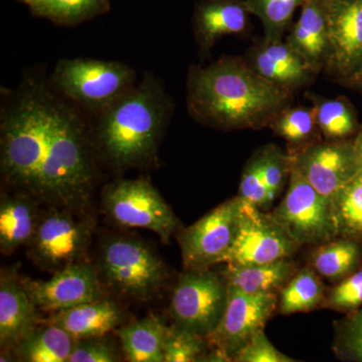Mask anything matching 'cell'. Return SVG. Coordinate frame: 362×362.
<instances>
[{
	"label": "cell",
	"instance_id": "obj_15",
	"mask_svg": "<svg viewBox=\"0 0 362 362\" xmlns=\"http://www.w3.org/2000/svg\"><path fill=\"white\" fill-rule=\"evenodd\" d=\"M329 54L324 73L338 83L362 65V0H324Z\"/></svg>",
	"mask_w": 362,
	"mask_h": 362
},
{
	"label": "cell",
	"instance_id": "obj_34",
	"mask_svg": "<svg viewBox=\"0 0 362 362\" xmlns=\"http://www.w3.org/2000/svg\"><path fill=\"white\" fill-rule=\"evenodd\" d=\"M333 350L341 361L362 362V307L338 321Z\"/></svg>",
	"mask_w": 362,
	"mask_h": 362
},
{
	"label": "cell",
	"instance_id": "obj_16",
	"mask_svg": "<svg viewBox=\"0 0 362 362\" xmlns=\"http://www.w3.org/2000/svg\"><path fill=\"white\" fill-rule=\"evenodd\" d=\"M244 59L255 73L291 93L311 85L319 75L283 40L263 37L247 49Z\"/></svg>",
	"mask_w": 362,
	"mask_h": 362
},
{
	"label": "cell",
	"instance_id": "obj_14",
	"mask_svg": "<svg viewBox=\"0 0 362 362\" xmlns=\"http://www.w3.org/2000/svg\"><path fill=\"white\" fill-rule=\"evenodd\" d=\"M289 154L292 168L330 201L357 175L354 138L339 141L322 139Z\"/></svg>",
	"mask_w": 362,
	"mask_h": 362
},
{
	"label": "cell",
	"instance_id": "obj_24",
	"mask_svg": "<svg viewBox=\"0 0 362 362\" xmlns=\"http://www.w3.org/2000/svg\"><path fill=\"white\" fill-rule=\"evenodd\" d=\"M76 340L63 328L40 322L11 352L25 362H68Z\"/></svg>",
	"mask_w": 362,
	"mask_h": 362
},
{
	"label": "cell",
	"instance_id": "obj_31",
	"mask_svg": "<svg viewBox=\"0 0 362 362\" xmlns=\"http://www.w3.org/2000/svg\"><path fill=\"white\" fill-rule=\"evenodd\" d=\"M252 16H257L264 28V37L283 40L293 25V18L305 0H246Z\"/></svg>",
	"mask_w": 362,
	"mask_h": 362
},
{
	"label": "cell",
	"instance_id": "obj_12",
	"mask_svg": "<svg viewBox=\"0 0 362 362\" xmlns=\"http://www.w3.org/2000/svg\"><path fill=\"white\" fill-rule=\"evenodd\" d=\"M278 310V295L247 294L228 288V303L218 327L206 337L209 347L233 357Z\"/></svg>",
	"mask_w": 362,
	"mask_h": 362
},
{
	"label": "cell",
	"instance_id": "obj_18",
	"mask_svg": "<svg viewBox=\"0 0 362 362\" xmlns=\"http://www.w3.org/2000/svg\"><path fill=\"white\" fill-rule=\"evenodd\" d=\"M39 309L28 296L23 281L13 270L0 274V345L13 347L40 323Z\"/></svg>",
	"mask_w": 362,
	"mask_h": 362
},
{
	"label": "cell",
	"instance_id": "obj_9",
	"mask_svg": "<svg viewBox=\"0 0 362 362\" xmlns=\"http://www.w3.org/2000/svg\"><path fill=\"white\" fill-rule=\"evenodd\" d=\"M299 246L337 239L331 201L292 168L284 199L272 213Z\"/></svg>",
	"mask_w": 362,
	"mask_h": 362
},
{
	"label": "cell",
	"instance_id": "obj_17",
	"mask_svg": "<svg viewBox=\"0 0 362 362\" xmlns=\"http://www.w3.org/2000/svg\"><path fill=\"white\" fill-rule=\"evenodd\" d=\"M251 16L246 0H199L192 16V30L202 59L223 37L249 33Z\"/></svg>",
	"mask_w": 362,
	"mask_h": 362
},
{
	"label": "cell",
	"instance_id": "obj_11",
	"mask_svg": "<svg viewBox=\"0 0 362 362\" xmlns=\"http://www.w3.org/2000/svg\"><path fill=\"white\" fill-rule=\"evenodd\" d=\"M271 214L240 199L239 226L226 264L259 265L292 258L300 249Z\"/></svg>",
	"mask_w": 362,
	"mask_h": 362
},
{
	"label": "cell",
	"instance_id": "obj_19",
	"mask_svg": "<svg viewBox=\"0 0 362 362\" xmlns=\"http://www.w3.org/2000/svg\"><path fill=\"white\" fill-rule=\"evenodd\" d=\"M122 309L108 297L49 314L40 322L54 324L65 329L75 340L104 337L122 324Z\"/></svg>",
	"mask_w": 362,
	"mask_h": 362
},
{
	"label": "cell",
	"instance_id": "obj_4",
	"mask_svg": "<svg viewBox=\"0 0 362 362\" xmlns=\"http://www.w3.org/2000/svg\"><path fill=\"white\" fill-rule=\"evenodd\" d=\"M47 78L57 93L89 119L109 108L138 82L137 73L127 64L90 58L59 59Z\"/></svg>",
	"mask_w": 362,
	"mask_h": 362
},
{
	"label": "cell",
	"instance_id": "obj_33",
	"mask_svg": "<svg viewBox=\"0 0 362 362\" xmlns=\"http://www.w3.org/2000/svg\"><path fill=\"white\" fill-rule=\"evenodd\" d=\"M209 349L206 337L175 324L168 327L164 341V362L202 361Z\"/></svg>",
	"mask_w": 362,
	"mask_h": 362
},
{
	"label": "cell",
	"instance_id": "obj_25",
	"mask_svg": "<svg viewBox=\"0 0 362 362\" xmlns=\"http://www.w3.org/2000/svg\"><path fill=\"white\" fill-rule=\"evenodd\" d=\"M311 268L320 277L337 283L362 267V243L337 238L319 245L311 255Z\"/></svg>",
	"mask_w": 362,
	"mask_h": 362
},
{
	"label": "cell",
	"instance_id": "obj_13",
	"mask_svg": "<svg viewBox=\"0 0 362 362\" xmlns=\"http://www.w3.org/2000/svg\"><path fill=\"white\" fill-rule=\"evenodd\" d=\"M21 281L37 308L49 314L106 297L97 269L85 262L54 272L49 280Z\"/></svg>",
	"mask_w": 362,
	"mask_h": 362
},
{
	"label": "cell",
	"instance_id": "obj_28",
	"mask_svg": "<svg viewBox=\"0 0 362 362\" xmlns=\"http://www.w3.org/2000/svg\"><path fill=\"white\" fill-rule=\"evenodd\" d=\"M269 128L287 142L288 153H294L323 139L312 107H286Z\"/></svg>",
	"mask_w": 362,
	"mask_h": 362
},
{
	"label": "cell",
	"instance_id": "obj_41",
	"mask_svg": "<svg viewBox=\"0 0 362 362\" xmlns=\"http://www.w3.org/2000/svg\"><path fill=\"white\" fill-rule=\"evenodd\" d=\"M18 1L23 2V4H25L26 6H28V4H30L32 0H18Z\"/></svg>",
	"mask_w": 362,
	"mask_h": 362
},
{
	"label": "cell",
	"instance_id": "obj_39",
	"mask_svg": "<svg viewBox=\"0 0 362 362\" xmlns=\"http://www.w3.org/2000/svg\"><path fill=\"white\" fill-rule=\"evenodd\" d=\"M354 148L356 153L357 175L362 178V126L354 137Z\"/></svg>",
	"mask_w": 362,
	"mask_h": 362
},
{
	"label": "cell",
	"instance_id": "obj_2",
	"mask_svg": "<svg viewBox=\"0 0 362 362\" xmlns=\"http://www.w3.org/2000/svg\"><path fill=\"white\" fill-rule=\"evenodd\" d=\"M293 99L294 93L262 78L240 57L223 56L211 65L188 68V114L214 129L269 128Z\"/></svg>",
	"mask_w": 362,
	"mask_h": 362
},
{
	"label": "cell",
	"instance_id": "obj_32",
	"mask_svg": "<svg viewBox=\"0 0 362 362\" xmlns=\"http://www.w3.org/2000/svg\"><path fill=\"white\" fill-rule=\"evenodd\" d=\"M262 177L268 190L269 204L275 201L279 192L289 180L292 158L275 144H268L256 151Z\"/></svg>",
	"mask_w": 362,
	"mask_h": 362
},
{
	"label": "cell",
	"instance_id": "obj_36",
	"mask_svg": "<svg viewBox=\"0 0 362 362\" xmlns=\"http://www.w3.org/2000/svg\"><path fill=\"white\" fill-rule=\"evenodd\" d=\"M120 361L118 350L110 339L104 337L76 340L68 362Z\"/></svg>",
	"mask_w": 362,
	"mask_h": 362
},
{
	"label": "cell",
	"instance_id": "obj_8",
	"mask_svg": "<svg viewBox=\"0 0 362 362\" xmlns=\"http://www.w3.org/2000/svg\"><path fill=\"white\" fill-rule=\"evenodd\" d=\"M228 287L221 273L185 270L171 294L169 312L176 325L209 337L218 327L228 303Z\"/></svg>",
	"mask_w": 362,
	"mask_h": 362
},
{
	"label": "cell",
	"instance_id": "obj_38",
	"mask_svg": "<svg viewBox=\"0 0 362 362\" xmlns=\"http://www.w3.org/2000/svg\"><path fill=\"white\" fill-rule=\"evenodd\" d=\"M235 362H294V358L279 351L265 334L259 331L233 357Z\"/></svg>",
	"mask_w": 362,
	"mask_h": 362
},
{
	"label": "cell",
	"instance_id": "obj_21",
	"mask_svg": "<svg viewBox=\"0 0 362 362\" xmlns=\"http://www.w3.org/2000/svg\"><path fill=\"white\" fill-rule=\"evenodd\" d=\"M39 202L23 192L4 194L0 199V251L11 255L33 240L40 214Z\"/></svg>",
	"mask_w": 362,
	"mask_h": 362
},
{
	"label": "cell",
	"instance_id": "obj_29",
	"mask_svg": "<svg viewBox=\"0 0 362 362\" xmlns=\"http://www.w3.org/2000/svg\"><path fill=\"white\" fill-rule=\"evenodd\" d=\"M33 16L59 25H78L110 11V0H32Z\"/></svg>",
	"mask_w": 362,
	"mask_h": 362
},
{
	"label": "cell",
	"instance_id": "obj_26",
	"mask_svg": "<svg viewBox=\"0 0 362 362\" xmlns=\"http://www.w3.org/2000/svg\"><path fill=\"white\" fill-rule=\"evenodd\" d=\"M315 114L316 123L324 140L339 141L351 139L361 125L354 106L345 97L329 99L319 95L306 94Z\"/></svg>",
	"mask_w": 362,
	"mask_h": 362
},
{
	"label": "cell",
	"instance_id": "obj_37",
	"mask_svg": "<svg viewBox=\"0 0 362 362\" xmlns=\"http://www.w3.org/2000/svg\"><path fill=\"white\" fill-rule=\"evenodd\" d=\"M238 197L243 202L261 209L270 206L268 202V190L262 177L256 152L250 157L243 170Z\"/></svg>",
	"mask_w": 362,
	"mask_h": 362
},
{
	"label": "cell",
	"instance_id": "obj_10",
	"mask_svg": "<svg viewBox=\"0 0 362 362\" xmlns=\"http://www.w3.org/2000/svg\"><path fill=\"white\" fill-rule=\"evenodd\" d=\"M240 199L233 197L178 233L185 270H207L226 263L239 226Z\"/></svg>",
	"mask_w": 362,
	"mask_h": 362
},
{
	"label": "cell",
	"instance_id": "obj_30",
	"mask_svg": "<svg viewBox=\"0 0 362 362\" xmlns=\"http://www.w3.org/2000/svg\"><path fill=\"white\" fill-rule=\"evenodd\" d=\"M337 238L362 243V178L356 176L331 199Z\"/></svg>",
	"mask_w": 362,
	"mask_h": 362
},
{
	"label": "cell",
	"instance_id": "obj_35",
	"mask_svg": "<svg viewBox=\"0 0 362 362\" xmlns=\"http://www.w3.org/2000/svg\"><path fill=\"white\" fill-rule=\"evenodd\" d=\"M321 307L349 314L362 307V267L326 291Z\"/></svg>",
	"mask_w": 362,
	"mask_h": 362
},
{
	"label": "cell",
	"instance_id": "obj_6",
	"mask_svg": "<svg viewBox=\"0 0 362 362\" xmlns=\"http://www.w3.org/2000/svg\"><path fill=\"white\" fill-rule=\"evenodd\" d=\"M86 209L49 206L28 246V256L42 271L54 273L85 262L95 221Z\"/></svg>",
	"mask_w": 362,
	"mask_h": 362
},
{
	"label": "cell",
	"instance_id": "obj_5",
	"mask_svg": "<svg viewBox=\"0 0 362 362\" xmlns=\"http://www.w3.org/2000/svg\"><path fill=\"white\" fill-rule=\"evenodd\" d=\"M97 271L105 287L132 299H152L168 279L160 257L142 240L112 237L100 249Z\"/></svg>",
	"mask_w": 362,
	"mask_h": 362
},
{
	"label": "cell",
	"instance_id": "obj_27",
	"mask_svg": "<svg viewBox=\"0 0 362 362\" xmlns=\"http://www.w3.org/2000/svg\"><path fill=\"white\" fill-rule=\"evenodd\" d=\"M326 288L311 267L299 269L278 295V310L284 315L313 310L322 304Z\"/></svg>",
	"mask_w": 362,
	"mask_h": 362
},
{
	"label": "cell",
	"instance_id": "obj_20",
	"mask_svg": "<svg viewBox=\"0 0 362 362\" xmlns=\"http://www.w3.org/2000/svg\"><path fill=\"white\" fill-rule=\"evenodd\" d=\"M286 42L317 71L324 70L329 54V35L324 0H305Z\"/></svg>",
	"mask_w": 362,
	"mask_h": 362
},
{
	"label": "cell",
	"instance_id": "obj_7",
	"mask_svg": "<svg viewBox=\"0 0 362 362\" xmlns=\"http://www.w3.org/2000/svg\"><path fill=\"white\" fill-rule=\"evenodd\" d=\"M102 206L116 225L150 230L163 243L169 242L180 225L158 189L141 176L107 185L102 192Z\"/></svg>",
	"mask_w": 362,
	"mask_h": 362
},
{
	"label": "cell",
	"instance_id": "obj_3",
	"mask_svg": "<svg viewBox=\"0 0 362 362\" xmlns=\"http://www.w3.org/2000/svg\"><path fill=\"white\" fill-rule=\"evenodd\" d=\"M175 109V101L161 78L144 73L115 103L89 119L98 161L116 171L156 164Z\"/></svg>",
	"mask_w": 362,
	"mask_h": 362
},
{
	"label": "cell",
	"instance_id": "obj_23",
	"mask_svg": "<svg viewBox=\"0 0 362 362\" xmlns=\"http://www.w3.org/2000/svg\"><path fill=\"white\" fill-rule=\"evenodd\" d=\"M168 327L159 317L149 315L116 330L123 354L130 362H164Z\"/></svg>",
	"mask_w": 362,
	"mask_h": 362
},
{
	"label": "cell",
	"instance_id": "obj_40",
	"mask_svg": "<svg viewBox=\"0 0 362 362\" xmlns=\"http://www.w3.org/2000/svg\"><path fill=\"white\" fill-rule=\"evenodd\" d=\"M341 84L362 94V65L351 77L343 81Z\"/></svg>",
	"mask_w": 362,
	"mask_h": 362
},
{
	"label": "cell",
	"instance_id": "obj_1",
	"mask_svg": "<svg viewBox=\"0 0 362 362\" xmlns=\"http://www.w3.org/2000/svg\"><path fill=\"white\" fill-rule=\"evenodd\" d=\"M97 163L89 118L49 78L28 74L16 89L2 88L0 173L14 192L49 206L86 209Z\"/></svg>",
	"mask_w": 362,
	"mask_h": 362
},
{
	"label": "cell",
	"instance_id": "obj_22",
	"mask_svg": "<svg viewBox=\"0 0 362 362\" xmlns=\"http://www.w3.org/2000/svg\"><path fill=\"white\" fill-rule=\"evenodd\" d=\"M299 270L292 258L259 265L228 264L221 272L228 288L247 294L279 295Z\"/></svg>",
	"mask_w": 362,
	"mask_h": 362
}]
</instances>
